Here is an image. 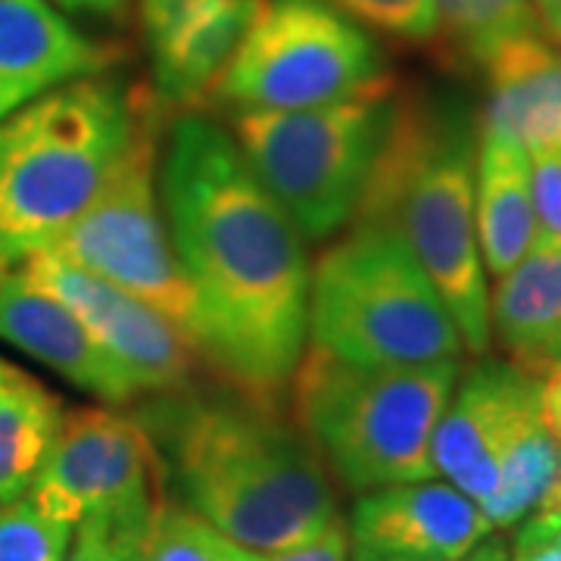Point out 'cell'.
<instances>
[{
    "mask_svg": "<svg viewBox=\"0 0 561 561\" xmlns=\"http://www.w3.org/2000/svg\"><path fill=\"white\" fill-rule=\"evenodd\" d=\"M393 88L290 113H238L243 160L306 241L353 219L381 150Z\"/></svg>",
    "mask_w": 561,
    "mask_h": 561,
    "instance_id": "obj_7",
    "label": "cell"
},
{
    "mask_svg": "<svg viewBox=\"0 0 561 561\" xmlns=\"http://www.w3.org/2000/svg\"><path fill=\"white\" fill-rule=\"evenodd\" d=\"M474 150L468 125L434 101H393L356 225L387 228L440 290L474 356L490 350V290L474 225Z\"/></svg>",
    "mask_w": 561,
    "mask_h": 561,
    "instance_id": "obj_3",
    "label": "cell"
},
{
    "mask_svg": "<svg viewBox=\"0 0 561 561\" xmlns=\"http://www.w3.org/2000/svg\"><path fill=\"white\" fill-rule=\"evenodd\" d=\"M486 106L481 128L515 140L530 160L561 150V54L530 32L502 44L481 66Z\"/></svg>",
    "mask_w": 561,
    "mask_h": 561,
    "instance_id": "obj_16",
    "label": "cell"
},
{
    "mask_svg": "<svg viewBox=\"0 0 561 561\" xmlns=\"http://www.w3.org/2000/svg\"><path fill=\"white\" fill-rule=\"evenodd\" d=\"M22 262V275L79 316L98 346L131 381L135 393L184 390L194 378L203 353L179 321L50 253H32Z\"/></svg>",
    "mask_w": 561,
    "mask_h": 561,
    "instance_id": "obj_11",
    "label": "cell"
},
{
    "mask_svg": "<svg viewBox=\"0 0 561 561\" xmlns=\"http://www.w3.org/2000/svg\"><path fill=\"white\" fill-rule=\"evenodd\" d=\"M309 341L365 368L459 362L461 334L440 290L387 228L356 225L309 278Z\"/></svg>",
    "mask_w": 561,
    "mask_h": 561,
    "instance_id": "obj_6",
    "label": "cell"
},
{
    "mask_svg": "<svg viewBox=\"0 0 561 561\" xmlns=\"http://www.w3.org/2000/svg\"><path fill=\"white\" fill-rule=\"evenodd\" d=\"M62 10H69V13H88V16H119L122 10H125V3L128 0H57Z\"/></svg>",
    "mask_w": 561,
    "mask_h": 561,
    "instance_id": "obj_30",
    "label": "cell"
},
{
    "mask_svg": "<svg viewBox=\"0 0 561 561\" xmlns=\"http://www.w3.org/2000/svg\"><path fill=\"white\" fill-rule=\"evenodd\" d=\"M540 415L549 434L561 443V362L546 371V381L540 383Z\"/></svg>",
    "mask_w": 561,
    "mask_h": 561,
    "instance_id": "obj_29",
    "label": "cell"
},
{
    "mask_svg": "<svg viewBox=\"0 0 561 561\" xmlns=\"http://www.w3.org/2000/svg\"><path fill=\"white\" fill-rule=\"evenodd\" d=\"M534 419H540L537 375L515 362H478L437 421L431 440L434 474L483 505L496 493L502 461Z\"/></svg>",
    "mask_w": 561,
    "mask_h": 561,
    "instance_id": "obj_12",
    "label": "cell"
},
{
    "mask_svg": "<svg viewBox=\"0 0 561 561\" xmlns=\"http://www.w3.org/2000/svg\"><path fill=\"white\" fill-rule=\"evenodd\" d=\"M116 50L81 35L47 0H0V122L66 81L101 76Z\"/></svg>",
    "mask_w": 561,
    "mask_h": 561,
    "instance_id": "obj_14",
    "label": "cell"
},
{
    "mask_svg": "<svg viewBox=\"0 0 561 561\" xmlns=\"http://www.w3.org/2000/svg\"><path fill=\"white\" fill-rule=\"evenodd\" d=\"M131 561H247V549L221 537L181 502L160 496Z\"/></svg>",
    "mask_w": 561,
    "mask_h": 561,
    "instance_id": "obj_22",
    "label": "cell"
},
{
    "mask_svg": "<svg viewBox=\"0 0 561 561\" xmlns=\"http://www.w3.org/2000/svg\"><path fill=\"white\" fill-rule=\"evenodd\" d=\"M383 88L381 47L328 0H262L209 94L238 113H290Z\"/></svg>",
    "mask_w": 561,
    "mask_h": 561,
    "instance_id": "obj_8",
    "label": "cell"
},
{
    "mask_svg": "<svg viewBox=\"0 0 561 561\" xmlns=\"http://www.w3.org/2000/svg\"><path fill=\"white\" fill-rule=\"evenodd\" d=\"M534 515L549 518V522H561V453H559V465H556V474H552V481H549V486H546L542 500L537 502Z\"/></svg>",
    "mask_w": 561,
    "mask_h": 561,
    "instance_id": "obj_31",
    "label": "cell"
},
{
    "mask_svg": "<svg viewBox=\"0 0 561 561\" xmlns=\"http://www.w3.org/2000/svg\"><path fill=\"white\" fill-rule=\"evenodd\" d=\"M559 362H561V346L556 350V356H552V365H559Z\"/></svg>",
    "mask_w": 561,
    "mask_h": 561,
    "instance_id": "obj_34",
    "label": "cell"
},
{
    "mask_svg": "<svg viewBox=\"0 0 561 561\" xmlns=\"http://www.w3.org/2000/svg\"><path fill=\"white\" fill-rule=\"evenodd\" d=\"M144 534H131L103 518H84L72 527L62 561H131Z\"/></svg>",
    "mask_w": 561,
    "mask_h": 561,
    "instance_id": "obj_25",
    "label": "cell"
},
{
    "mask_svg": "<svg viewBox=\"0 0 561 561\" xmlns=\"http://www.w3.org/2000/svg\"><path fill=\"white\" fill-rule=\"evenodd\" d=\"M69 537V524L41 515L25 496L0 508V561H62Z\"/></svg>",
    "mask_w": 561,
    "mask_h": 561,
    "instance_id": "obj_23",
    "label": "cell"
},
{
    "mask_svg": "<svg viewBox=\"0 0 561 561\" xmlns=\"http://www.w3.org/2000/svg\"><path fill=\"white\" fill-rule=\"evenodd\" d=\"M459 561H512V556H508V549L502 546L500 540H493V537H483L465 559Z\"/></svg>",
    "mask_w": 561,
    "mask_h": 561,
    "instance_id": "obj_33",
    "label": "cell"
},
{
    "mask_svg": "<svg viewBox=\"0 0 561 561\" xmlns=\"http://www.w3.org/2000/svg\"><path fill=\"white\" fill-rule=\"evenodd\" d=\"M297 427L353 493L431 481V440L459 362L365 368L309 350L294 371Z\"/></svg>",
    "mask_w": 561,
    "mask_h": 561,
    "instance_id": "obj_5",
    "label": "cell"
},
{
    "mask_svg": "<svg viewBox=\"0 0 561 561\" xmlns=\"http://www.w3.org/2000/svg\"><path fill=\"white\" fill-rule=\"evenodd\" d=\"M184 508L250 552L312 540L337 515L328 465L275 400L160 402L140 419Z\"/></svg>",
    "mask_w": 561,
    "mask_h": 561,
    "instance_id": "obj_2",
    "label": "cell"
},
{
    "mask_svg": "<svg viewBox=\"0 0 561 561\" xmlns=\"http://www.w3.org/2000/svg\"><path fill=\"white\" fill-rule=\"evenodd\" d=\"M534 10L546 38L561 44V0H534Z\"/></svg>",
    "mask_w": 561,
    "mask_h": 561,
    "instance_id": "obj_32",
    "label": "cell"
},
{
    "mask_svg": "<svg viewBox=\"0 0 561 561\" xmlns=\"http://www.w3.org/2000/svg\"><path fill=\"white\" fill-rule=\"evenodd\" d=\"M60 421V400L32 375L0 359V508L28 493Z\"/></svg>",
    "mask_w": 561,
    "mask_h": 561,
    "instance_id": "obj_20",
    "label": "cell"
},
{
    "mask_svg": "<svg viewBox=\"0 0 561 561\" xmlns=\"http://www.w3.org/2000/svg\"><path fill=\"white\" fill-rule=\"evenodd\" d=\"M165 228L197 302L194 341L238 390L275 400L309 341L300 231L216 122L181 116L160 169Z\"/></svg>",
    "mask_w": 561,
    "mask_h": 561,
    "instance_id": "obj_1",
    "label": "cell"
},
{
    "mask_svg": "<svg viewBox=\"0 0 561 561\" xmlns=\"http://www.w3.org/2000/svg\"><path fill=\"white\" fill-rule=\"evenodd\" d=\"M383 561H434V559H383Z\"/></svg>",
    "mask_w": 561,
    "mask_h": 561,
    "instance_id": "obj_35",
    "label": "cell"
},
{
    "mask_svg": "<svg viewBox=\"0 0 561 561\" xmlns=\"http://www.w3.org/2000/svg\"><path fill=\"white\" fill-rule=\"evenodd\" d=\"M490 334L530 375H546L561 346V243L537 241L490 294Z\"/></svg>",
    "mask_w": 561,
    "mask_h": 561,
    "instance_id": "obj_18",
    "label": "cell"
},
{
    "mask_svg": "<svg viewBox=\"0 0 561 561\" xmlns=\"http://www.w3.org/2000/svg\"><path fill=\"white\" fill-rule=\"evenodd\" d=\"M346 530L353 561H459L493 534V524L453 483L431 478L362 493Z\"/></svg>",
    "mask_w": 561,
    "mask_h": 561,
    "instance_id": "obj_13",
    "label": "cell"
},
{
    "mask_svg": "<svg viewBox=\"0 0 561 561\" xmlns=\"http://www.w3.org/2000/svg\"><path fill=\"white\" fill-rule=\"evenodd\" d=\"M150 91L66 81L0 122V265L41 253L98 197Z\"/></svg>",
    "mask_w": 561,
    "mask_h": 561,
    "instance_id": "obj_4",
    "label": "cell"
},
{
    "mask_svg": "<svg viewBox=\"0 0 561 561\" xmlns=\"http://www.w3.org/2000/svg\"><path fill=\"white\" fill-rule=\"evenodd\" d=\"M334 10L368 28L402 41H434L437 0H328Z\"/></svg>",
    "mask_w": 561,
    "mask_h": 561,
    "instance_id": "obj_24",
    "label": "cell"
},
{
    "mask_svg": "<svg viewBox=\"0 0 561 561\" xmlns=\"http://www.w3.org/2000/svg\"><path fill=\"white\" fill-rule=\"evenodd\" d=\"M3 275H7V268H3V265H0V278H3Z\"/></svg>",
    "mask_w": 561,
    "mask_h": 561,
    "instance_id": "obj_36",
    "label": "cell"
},
{
    "mask_svg": "<svg viewBox=\"0 0 561 561\" xmlns=\"http://www.w3.org/2000/svg\"><path fill=\"white\" fill-rule=\"evenodd\" d=\"M160 486V453L140 419L113 409H76L62 415L25 500L69 527L103 518L144 534Z\"/></svg>",
    "mask_w": 561,
    "mask_h": 561,
    "instance_id": "obj_10",
    "label": "cell"
},
{
    "mask_svg": "<svg viewBox=\"0 0 561 561\" xmlns=\"http://www.w3.org/2000/svg\"><path fill=\"white\" fill-rule=\"evenodd\" d=\"M0 341L38 359L62 381L103 402L135 400V387L103 353L81 319L25 275L0 278Z\"/></svg>",
    "mask_w": 561,
    "mask_h": 561,
    "instance_id": "obj_15",
    "label": "cell"
},
{
    "mask_svg": "<svg viewBox=\"0 0 561 561\" xmlns=\"http://www.w3.org/2000/svg\"><path fill=\"white\" fill-rule=\"evenodd\" d=\"M160 98L147 94L138 125L98 197L41 253L79 265L179 321L194 337L197 302L157 203Z\"/></svg>",
    "mask_w": 561,
    "mask_h": 561,
    "instance_id": "obj_9",
    "label": "cell"
},
{
    "mask_svg": "<svg viewBox=\"0 0 561 561\" xmlns=\"http://www.w3.org/2000/svg\"><path fill=\"white\" fill-rule=\"evenodd\" d=\"M512 561H561V549L534 518H527L515 537Z\"/></svg>",
    "mask_w": 561,
    "mask_h": 561,
    "instance_id": "obj_28",
    "label": "cell"
},
{
    "mask_svg": "<svg viewBox=\"0 0 561 561\" xmlns=\"http://www.w3.org/2000/svg\"><path fill=\"white\" fill-rule=\"evenodd\" d=\"M474 225L483 268L496 278L537 243L530 157L486 128H478L474 150Z\"/></svg>",
    "mask_w": 561,
    "mask_h": 561,
    "instance_id": "obj_17",
    "label": "cell"
},
{
    "mask_svg": "<svg viewBox=\"0 0 561 561\" xmlns=\"http://www.w3.org/2000/svg\"><path fill=\"white\" fill-rule=\"evenodd\" d=\"M262 0H219L184 25L172 41L150 50L153 94L169 106H201L221 69L241 47Z\"/></svg>",
    "mask_w": 561,
    "mask_h": 561,
    "instance_id": "obj_19",
    "label": "cell"
},
{
    "mask_svg": "<svg viewBox=\"0 0 561 561\" xmlns=\"http://www.w3.org/2000/svg\"><path fill=\"white\" fill-rule=\"evenodd\" d=\"M247 561H353L350 556V530L346 524L337 518L328 524L321 534L312 540L287 546V549H275V552H250L247 549Z\"/></svg>",
    "mask_w": 561,
    "mask_h": 561,
    "instance_id": "obj_27",
    "label": "cell"
},
{
    "mask_svg": "<svg viewBox=\"0 0 561 561\" xmlns=\"http://www.w3.org/2000/svg\"><path fill=\"white\" fill-rule=\"evenodd\" d=\"M530 187L537 209V241L561 243V150L530 160Z\"/></svg>",
    "mask_w": 561,
    "mask_h": 561,
    "instance_id": "obj_26",
    "label": "cell"
},
{
    "mask_svg": "<svg viewBox=\"0 0 561 561\" xmlns=\"http://www.w3.org/2000/svg\"><path fill=\"white\" fill-rule=\"evenodd\" d=\"M540 32L534 0H437V35L461 62L490 60L502 44Z\"/></svg>",
    "mask_w": 561,
    "mask_h": 561,
    "instance_id": "obj_21",
    "label": "cell"
}]
</instances>
